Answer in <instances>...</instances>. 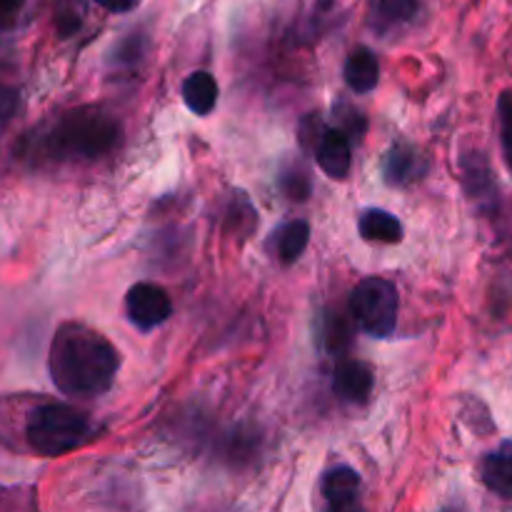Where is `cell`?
Wrapping results in <instances>:
<instances>
[{"instance_id": "obj_13", "label": "cell", "mask_w": 512, "mask_h": 512, "mask_svg": "<svg viewBox=\"0 0 512 512\" xmlns=\"http://www.w3.org/2000/svg\"><path fill=\"white\" fill-rule=\"evenodd\" d=\"M183 100L195 115H208L218 103V83L213 75L205 70L190 73L183 83Z\"/></svg>"}, {"instance_id": "obj_25", "label": "cell", "mask_w": 512, "mask_h": 512, "mask_svg": "<svg viewBox=\"0 0 512 512\" xmlns=\"http://www.w3.org/2000/svg\"><path fill=\"white\" fill-rule=\"evenodd\" d=\"M23 5V0H0V15H10Z\"/></svg>"}, {"instance_id": "obj_26", "label": "cell", "mask_w": 512, "mask_h": 512, "mask_svg": "<svg viewBox=\"0 0 512 512\" xmlns=\"http://www.w3.org/2000/svg\"><path fill=\"white\" fill-rule=\"evenodd\" d=\"M333 3H335V0H318L320 8H330V5H333Z\"/></svg>"}, {"instance_id": "obj_16", "label": "cell", "mask_w": 512, "mask_h": 512, "mask_svg": "<svg viewBox=\"0 0 512 512\" xmlns=\"http://www.w3.org/2000/svg\"><path fill=\"white\" fill-rule=\"evenodd\" d=\"M370 13L380 30L400 28L418 13V0H370Z\"/></svg>"}, {"instance_id": "obj_19", "label": "cell", "mask_w": 512, "mask_h": 512, "mask_svg": "<svg viewBox=\"0 0 512 512\" xmlns=\"http://www.w3.org/2000/svg\"><path fill=\"white\" fill-rule=\"evenodd\" d=\"M338 108L343 110V113H338V118H340L338 128L343 130V133L348 135L350 140H353L355 135H358V138H363V133H365V118H363V115H360V110L348 108V105H343V103H340Z\"/></svg>"}, {"instance_id": "obj_15", "label": "cell", "mask_w": 512, "mask_h": 512, "mask_svg": "<svg viewBox=\"0 0 512 512\" xmlns=\"http://www.w3.org/2000/svg\"><path fill=\"white\" fill-rule=\"evenodd\" d=\"M275 253H278L280 263L290 265L305 253L310 240V225L305 220H293V223H285L283 228H278L275 233Z\"/></svg>"}, {"instance_id": "obj_22", "label": "cell", "mask_w": 512, "mask_h": 512, "mask_svg": "<svg viewBox=\"0 0 512 512\" xmlns=\"http://www.w3.org/2000/svg\"><path fill=\"white\" fill-rule=\"evenodd\" d=\"M283 188H285V193L290 195V198L305 200V198H308V193H310V180H308V175H305V173H298V175L290 173L288 178H285Z\"/></svg>"}, {"instance_id": "obj_9", "label": "cell", "mask_w": 512, "mask_h": 512, "mask_svg": "<svg viewBox=\"0 0 512 512\" xmlns=\"http://www.w3.org/2000/svg\"><path fill=\"white\" fill-rule=\"evenodd\" d=\"M480 480L500 500H512V440L500 443L480 460Z\"/></svg>"}, {"instance_id": "obj_2", "label": "cell", "mask_w": 512, "mask_h": 512, "mask_svg": "<svg viewBox=\"0 0 512 512\" xmlns=\"http://www.w3.org/2000/svg\"><path fill=\"white\" fill-rule=\"evenodd\" d=\"M120 143V123L100 108H78L53 123L38 153L50 160H98Z\"/></svg>"}, {"instance_id": "obj_14", "label": "cell", "mask_w": 512, "mask_h": 512, "mask_svg": "<svg viewBox=\"0 0 512 512\" xmlns=\"http://www.w3.org/2000/svg\"><path fill=\"white\" fill-rule=\"evenodd\" d=\"M360 235L373 243H398L403 238V225L388 210H365L360 218Z\"/></svg>"}, {"instance_id": "obj_10", "label": "cell", "mask_w": 512, "mask_h": 512, "mask_svg": "<svg viewBox=\"0 0 512 512\" xmlns=\"http://www.w3.org/2000/svg\"><path fill=\"white\" fill-rule=\"evenodd\" d=\"M360 493V475L348 465H340L325 473L323 478V498L328 500L330 508L343 510L358 500Z\"/></svg>"}, {"instance_id": "obj_6", "label": "cell", "mask_w": 512, "mask_h": 512, "mask_svg": "<svg viewBox=\"0 0 512 512\" xmlns=\"http://www.w3.org/2000/svg\"><path fill=\"white\" fill-rule=\"evenodd\" d=\"M460 170H463V185L470 200H475V205L480 210H488V213L498 210V180H495L493 168H490L488 155L483 150H470L460 160Z\"/></svg>"}, {"instance_id": "obj_24", "label": "cell", "mask_w": 512, "mask_h": 512, "mask_svg": "<svg viewBox=\"0 0 512 512\" xmlns=\"http://www.w3.org/2000/svg\"><path fill=\"white\" fill-rule=\"evenodd\" d=\"M98 5H103L105 10H110V13H125V10H130L135 5V0H95Z\"/></svg>"}, {"instance_id": "obj_20", "label": "cell", "mask_w": 512, "mask_h": 512, "mask_svg": "<svg viewBox=\"0 0 512 512\" xmlns=\"http://www.w3.org/2000/svg\"><path fill=\"white\" fill-rule=\"evenodd\" d=\"M325 335H328L330 350H335V353H340V350L348 348V343H350L348 325H345L340 318L330 320V325H328V330H325Z\"/></svg>"}, {"instance_id": "obj_8", "label": "cell", "mask_w": 512, "mask_h": 512, "mask_svg": "<svg viewBox=\"0 0 512 512\" xmlns=\"http://www.w3.org/2000/svg\"><path fill=\"white\" fill-rule=\"evenodd\" d=\"M373 368L360 360H345L335 368L333 390L345 403H365L373 393Z\"/></svg>"}, {"instance_id": "obj_5", "label": "cell", "mask_w": 512, "mask_h": 512, "mask_svg": "<svg viewBox=\"0 0 512 512\" xmlns=\"http://www.w3.org/2000/svg\"><path fill=\"white\" fill-rule=\"evenodd\" d=\"M125 308L130 323L138 325L140 330L158 328L173 315L170 295L155 283H135L125 295Z\"/></svg>"}, {"instance_id": "obj_3", "label": "cell", "mask_w": 512, "mask_h": 512, "mask_svg": "<svg viewBox=\"0 0 512 512\" xmlns=\"http://www.w3.org/2000/svg\"><path fill=\"white\" fill-rule=\"evenodd\" d=\"M25 438L35 453L65 455L90 438V420L70 405H40L28 415Z\"/></svg>"}, {"instance_id": "obj_12", "label": "cell", "mask_w": 512, "mask_h": 512, "mask_svg": "<svg viewBox=\"0 0 512 512\" xmlns=\"http://www.w3.org/2000/svg\"><path fill=\"white\" fill-rule=\"evenodd\" d=\"M380 80L378 58L368 48H355L345 63V83L355 93H370Z\"/></svg>"}, {"instance_id": "obj_11", "label": "cell", "mask_w": 512, "mask_h": 512, "mask_svg": "<svg viewBox=\"0 0 512 512\" xmlns=\"http://www.w3.org/2000/svg\"><path fill=\"white\" fill-rule=\"evenodd\" d=\"M425 173V160L410 145H393L385 158V180L390 185H408Z\"/></svg>"}, {"instance_id": "obj_21", "label": "cell", "mask_w": 512, "mask_h": 512, "mask_svg": "<svg viewBox=\"0 0 512 512\" xmlns=\"http://www.w3.org/2000/svg\"><path fill=\"white\" fill-rule=\"evenodd\" d=\"M15 105H18V95H15V90L0 85V135H3L5 125L10 123V118H13Z\"/></svg>"}, {"instance_id": "obj_18", "label": "cell", "mask_w": 512, "mask_h": 512, "mask_svg": "<svg viewBox=\"0 0 512 512\" xmlns=\"http://www.w3.org/2000/svg\"><path fill=\"white\" fill-rule=\"evenodd\" d=\"M323 133H325L323 120H320L318 115H308V118H303V123H300V145H303L305 150H313L315 153Z\"/></svg>"}, {"instance_id": "obj_17", "label": "cell", "mask_w": 512, "mask_h": 512, "mask_svg": "<svg viewBox=\"0 0 512 512\" xmlns=\"http://www.w3.org/2000/svg\"><path fill=\"white\" fill-rule=\"evenodd\" d=\"M498 123H500V145H503V158L512 175V90H503V93H500Z\"/></svg>"}, {"instance_id": "obj_4", "label": "cell", "mask_w": 512, "mask_h": 512, "mask_svg": "<svg viewBox=\"0 0 512 512\" xmlns=\"http://www.w3.org/2000/svg\"><path fill=\"white\" fill-rule=\"evenodd\" d=\"M398 290L385 278H365L350 293V315L370 338H388L398 325Z\"/></svg>"}, {"instance_id": "obj_7", "label": "cell", "mask_w": 512, "mask_h": 512, "mask_svg": "<svg viewBox=\"0 0 512 512\" xmlns=\"http://www.w3.org/2000/svg\"><path fill=\"white\" fill-rule=\"evenodd\" d=\"M315 158H318L320 170L328 178L343 180L350 173V165H353L350 138L340 128H325L323 138H320L318 148H315Z\"/></svg>"}, {"instance_id": "obj_1", "label": "cell", "mask_w": 512, "mask_h": 512, "mask_svg": "<svg viewBox=\"0 0 512 512\" xmlns=\"http://www.w3.org/2000/svg\"><path fill=\"white\" fill-rule=\"evenodd\" d=\"M55 388L73 398H95L108 393L120 368L118 350L105 335L80 323H65L55 330L48 355Z\"/></svg>"}, {"instance_id": "obj_23", "label": "cell", "mask_w": 512, "mask_h": 512, "mask_svg": "<svg viewBox=\"0 0 512 512\" xmlns=\"http://www.w3.org/2000/svg\"><path fill=\"white\" fill-rule=\"evenodd\" d=\"M140 38L138 35H133V38L125 40L123 45H120V53L115 55V60H128V63H133L135 58H140V53H143V48H140Z\"/></svg>"}]
</instances>
